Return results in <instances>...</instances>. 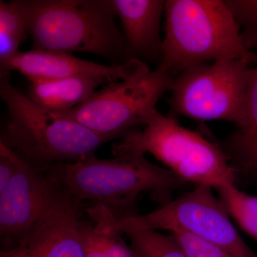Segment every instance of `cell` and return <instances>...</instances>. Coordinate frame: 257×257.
Wrapping results in <instances>:
<instances>
[{
  "label": "cell",
  "mask_w": 257,
  "mask_h": 257,
  "mask_svg": "<svg viewBox=\"0 0 257 257\" xmlns=\"http://www.w3.org/2000/svg\"><path fill=\"white\" fill-rule=\"evenodd\" d=\"M32 50L87 52L119 65L130 60L111 0H18Z\"/></svg>",
  "instance_id": "6da1fadb"
},
{
  "label": "cell",
  "mask_w": 257,
  "mask_h": 257,
  "mask_svg": "<svg viewBox=\"0 0 257 257\" xmlns=\"http://www.w3.org/2000/svg\"><path fill=\"white\" fill-rule=\"evenodd\" d=\"M165 15L158 67L172 77L208 61L246 59L256 64L257 55L245 45L225 0H167Z\"/></svg>",
  "instance_id": "7a4b0ae2"
},
{
  "label": "cell",
  "mask_w": 257,
  "mask_h": 257,
  "mask_svg": "<svg viewBox=\"0 0 257 257\" xmlns=\"http://www.w3.org/2000/svg\"><path fill=\"white\" fill-rule=\"evenodd\" d=\"M0 96L10 115L1 141L37 168L94 156L103 144L116 139L37 105L13 87L10 73H0Z\"/></svg>",
  "instance_id": "3957f363"
},
{
  "label": "cell",
  "mask_w": 257,
  "mask_h": 257,
  "mask_svg": "<svg viewBox=\"0 0 257 257\" xmlns=\"http://www.w3.org/2000/svg\"><path fill=\"white\" fill-rule=\"evenodd\" d=\"M111 153L114 157L149 154L184 183L214 189L236 182L237 175L218 144L158 111L143 130H133L114 144Z\"/></svg>",
  "instance_id": "277c9868"
},
{
  "label": "cell",
  "mask_w": 257,
  "mask_h": 257,
  "mask_svg": "<svg viewBox=\"0 0 257 257\" xmlns=\"http://www.w3.org/2000/svg\"><path fill=\"white\" fill-rule=\"evenodd\" d=\"M78 202L108 208L118 218L144 192H166L186 184L145 155L101 160L95 156L56 164L46 169Z\"/></svg>",
  "instance_id": "5b68a950"
},
{
  "label": "cell",
  "mask_w": 257,
  "mask_h": 257,
  "mask_svg": "<svg viewBox=\"0 0 257 257\" xmlns=\"http://www.w3.org/2000/svg\"><path fill=\"white\" fill-rule=\"evenodd\" d=\"M252 61L224 60L185 69L174 79L170 115L242 124Z\"/></svg>",
  "instance_id": "8992f818"
},
{
  "label": "cell",
  "mask_w": 257,
  "mask_h": 257,
  "mask_svg": "<svg viewBox=\"0 0 257 257\" xmlns=\"http://www.w3.org/2000/svg\"><path fill=\"white\" fill-rule=\"evenodd\" d=\"M174 79L157 67L134 78L109 83L80 105L59 114L99 135L121 138L146 125L157 112L160 98L170 91Z\"/></svg>",
  "instance_id": "52a82bcc"
},
{
  "label": "cell",
  "mask_w": 257,
  "mask_h": 257,
  "mask_svg": "<svg viewBox=\"0 0 257 257\" xmlns=\"http://www.w3.org/2000/svg\"><path fill=\"white\" fill-rule=\"evenodd\" d=\"M214 190L208 186H195L190 192L149 214L119 219L118 227L168 232L182 230L223 248L234 257H257V252L241 237Z\"/></svg>",
  "instance_id": "ba28073f"
},
{
  "label": "cell",
  "mask_w": 257,
  "mask_h": 257,
  "mask_svg": "<svg viewBox=\"0 0 257 257\" xmlns=\"http://www.w3.org/2000/svg\"><path fill=\"white\" fill-rule=\"evenodd\" d=\"M65 189L46 170L18 156V170L0 194V236L3 249L15 247L46 216Z\"/></svg>",
  "instance_id": "9c48e42d"
},
{
  "label": "cell",
  "mask_w": 257,
  "mask_h": 257,
  "mask_svg": "<svg viewBox=\"0 0 257 257\" xmlns=\"http://www.w3.org/2000/svg\"><path fill=\"white\" fill-rule=\"evenodd\" d=\"M0 73L20 72L29 80L91 77L106 82L126 80L143 75L150 70L145 62L132 59L119 65L107 66L82 60L67 52L32 50L20 52L0 65Z\"/></svg>",
  "instance_id": "30bf717a"
},
{
  "label": "cell",
  "mask_w": 257,
  "mask_h": 257,
  "mask_svg": "<svg viewBox=\"0 0 257 257\" xmlns=\"http://www.w3.org/2000/svg\"><path fill=\"white\" fill-rule=\"evenodd\" d=\"M78 202L65 190L46 216L0 257H84Z\"/></svg>",
  "instance_id": "8fae6325"
},
{
  "label": "cell",
  "mask_w": 257,
  "mask_h": 257,
  "mask_svg": "<svg viewBox=\"0 0 257 257\" xmlns=\"http://www.w3.org/2000/svg\"><path fill=\"white\" fill-rule=\"evenodd\" d=\"M123 29L128 58L157 62L162 59L160 24L163 0H111Z\"/></svg>",
  "instance_id": "7c38bea8"
},
{
  "label": "cell",
  "mask_w": 257,
  "mask_h": 257,
  "mask_svg": "<svg viewBox=\"0 0 257 257\" xmlns=\"http://www.w3.org/2000/svg\"><path fill=\"white\" fill-rule=\"evenodd\" d=\"M218 145L236 173L257 184V61L251 69L242 124Z\"/></svg>",
  "instance_id": "4fadbf2b"
},
{
  "label": "cell",
  "mask_w": 257,
  "mask_h": 257,
  "mask_svg": "<svg viewBox=\"0 0 257 257\" xmlns=\"http://www.w3.org/2000/svg\"><path fill=\"white\" fill-rule=\"evenodd\" d=\"M94 224H79L84 257H135L117 226L119 218L108 208L94 204L87 209Z\"/></svg>",
  "instance_id": "5bb4252c"
},
{
  "label": "cell",
  "mask_w": 257,
  "mask_h": 257,
  "mask_svg": "<svg viewBox=\"0 0 257 257\" xmlns=\"http://www.w3.org/2000/svg\"><path fill=\"white\" fill-rule=\"evenodd\" d=\"M104 79L74 77L30 81L28 98L52 112L62 113L77 107L96 92Z\"/></svg>",
  "instance_id": "9a60e30c"
},
{
  "label": "cell",
  "mask_w": 257,
  "mask_h": 257,
  "mask_svg": "<svg viewBox=\"0 0 257 257\" xmlns=\"http://www.w3.org/2000/svg\"><path fill=\"white\" fill-rule=\"evenodd\" d=\"M231 220L257 242V195L243 192L236 182L215 189Z\"/></svg>",
  "instance_id": "2e32d148"
},
{
  "label": "cell",
  "mask_w": 257,
  "mask_h": 257,
  "mask_svg": "<svg viewBox=\"0 0 257 257\" xmlns=\"http://www.w3.org/2000/svg\"><path fill=\"white\" fill-rule=\"evenodd\" d=\"M120 231L128 238L135 257H189L170 234L148 229Z\"/></svg>",
  "instance_id": "e0dca14e"
},
{
  "label": "cell",
  "mask_w": 257,
  "mask_h": 257,
  "mask_svg": "<svg viewBox=\"0 0 257 257\" xmlns=\"http://www.w3.org/2000/svg\"><path fill=\"white\" fill-rule=\"evenodd\" d=\"M239 24L248 50L257 47V0H225Z\"/></svg>",
  "instance_id": "ac0fdd59"
},
{
  "label": "cell",
  "mask_w": 257,
  "mask_h": 257,
  "mask_svg": "<svg viewBox=\"0 0 257 257\" xmlns=\"http://www.w3.org/2000/svg\"><path fill=\"white\" fill-rule=\"evenodd\" d=\"M26 21L17 1L0 2V38L23 43L28 35Z\"/></svg>",
  "instance_id": "d6986e66"
},
{
  "label": "cell",
  "mask_w": 257,
  "mask_h": 257,
  "mask_svg": "<svg viewBox=\"0 0 257 257\" xmlns=\"http://www.w3.org/2000/svg\"><path fill=\"white\" fill-rule=\"evenodd\" d=\"M170 234L189 257H234L223 248L182 230H174Z\"/></svg>",
  "instance_id": "ffe728a7"
},
{
  "label": "cell",
  "mask_w": 257,
  "mask_h": 257,
  "mask_svg": "<svg viewBox=\"0 0 257 257\" xmlns=\"http://www.w3.org/2000/svg\"><path fill=\"white\" fill-rule=\"evenodd\" d=\"M18 155L0 141V194L4 192L18 170Z\"/></svg>",
  "instance_id": "44dd1931"
}]
</instances>
